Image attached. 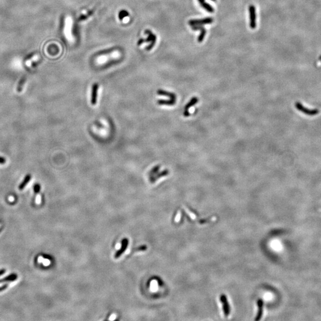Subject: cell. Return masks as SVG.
<instances>
[{"label": "cell", "instance_id": "6da1fadb", "mask_svg": "<svg viewBox=\"0 0 321 321\" xmlns=\"http://www.w3.org/2000/svg\"><path fill=\"white\" fill-rule=\"evenodd\" d=\"M295 107L299 111L301 112L302 113H303V114H306L307 115H309V116L316 115L319 112V111L318 109H310L304 107L301 103H300L299 102H297L295 104Z\"/></svg>", "mask_w": 321, "mask_h": 321}, {"label": "cell", "instance_id": "7a4b0ae2", "mask_svg": "<svg viewBox=\"0 0 321 321\" xmlns=\"http://www.w3.org/2000/svg\"><path fill=\"white\" fill-rule=\"evenodd\" d=\"M214 22V19L212 17H206L205 19H193L190 20L188 22V25L191 26H202L204 25H208V24H211Z\"/></svg>", "mask_w": 321, "mask_h": 321}, {"label": "cell", "instance_id": "3957f363", "mask_svg": "<svg viewBox=\"0 0 321 321\" xmlns=\"http://www.w3.org/2000/svg\"><path fill=\"white\" fill-rule=\"evenodd\" d=\"M145 34L147 35L148 36V38L146 39H144V43L145 42H148V43L151 42L150 45L148 47L146 48L147 50H150L151 49H152L154 46V45H155V43L157 42V36L155 34H154L150 30H146L145 32Z\"/></svg>", "mask_w": 321, "mask_h": 321}, {"label": "cell", "instance_id": "277c9868", "mask_svg": "<svg viewBox=\"0 0 321 321\" xmlns=\"http://www.w3.org/2000/svg\"><path fill=\"white\" fill-rule=\"evenodd\" d=\"M249 17H250V27L251 29H254L256 27V9L253 5H250L249 8Z\"/></svg>", "mask_w": 321, "mask_h": 321}, {"label": "cell", "instance_id": "5b68a950", "mask_svg": "<svg viewBox=\"0 0 321 321\" xmlns=\"http://www.w3.org/2000/svg\"><path fill=\"white\" fill-rule=\"evenodd\" d=\"M192 30H200L201 31V33L198 36V42L201 43L202 42L205 37V35H206V33H207V30L205 28H204L202 26H199V25H198V26H191Z\"/></svg>", "mask_w": 321, "mask_h": 321}, {"label": "cell", "instance_id": "8992f818", "mask_svg": "<svg viewBox=\"0 0 321 321\" xmlns=\"http://www.w3.org/2000/svg\"><path fill=\"white\" fill-rule=\"evenodd\" d=\"M221 301H222V303L223 304V308H224L225 315L227 316V315L229 314L230 310L229 304H228V303L227 301L226 297L224 295L222 296V297H221Z\"/></svg>", "mask_w": 321, "mask_h": 321}, {"label": "cell", "instance_id": "52a82bcc", "mask_svg": "<svg viewBox=\"0 0 321 321\" xmlns=\"http://www.w3.org/2000/svg\"><path fill=\"white\" fill-rule=\"evenodd\" d=\"M31 180V175L30 174H28L26 175V177H25L24 180H23V181L21 183V184L19 185V189L20 190H23L25 187L27 185V184L29 183V182Z\"/></svg>", "mask_w": 321, "mask_h": 321}, {"label": "cell", "instance_id": "ba28073f", "mask_svg": "<svg viewBox=\"0 0 321 321\" xmlns=\"http://www.w3.org/2000/svg\"><path fill=\"white\" fill-rule=\"evenodd\" d=\"M17 275L16 274H12L4 278H2L0 280V283H4V282H9V281H14L17 278Z\"/></svg>", "mask_w": 321, "mask_h": 321}, {"label": "cell", "instance_id": "9c48e42d", "mask_svg": "<svg viewBox=\"0 0 321 321\" xmlns=\"http://www.w3.org/2000/svg\"><path fill=\"white\" fill-rule=\"evenodd\" d=\"M98 88V85L97 83H95L93 86L92 89V104L93 105H95L96 104V96H97V91Z\"/></svg>", "mask_w": 321, "mask_h": 321}, {"label": "cell", "instance_id": "30bf717a", "mask_svg": "<svg viewBox=\"0 0 321 321\" xmlns=\"http://www.w3.org/2000/svg\"><path fill=\"white\" fill-rule=\"evenodd\" d=\"M200 4L202 6V7L203 9H204L205 10H207L208 12H209L210 13H212L214 12V9L212 7V6L211 5H210L209 4L206 3L205 1L201 3Z\"/></svg>", "mask_w": 321, "mask_h": 321}, {"label": "cell", "instance_id": "8fae6325", "mask_svg": "<svg viewBox=\"0 0 321 321\" xmlns=\"http://www.w3.org/2000/svg\"><path fill=\"white\" fill-rule=\"evenodd\" d=\"M258 306H259V312H258V314H257L256 318L255 319L256 320H260L261 319V316L262 315V312H263V303H262V301L259 300L258 301Z\"/></svg>", "mask_w": 321, "mask_h": 321}, {"label": "cell", "instance_id": "7c38bea8", "mask_svg": "<svg viewBox=\"0 0 321 321\" xmlns=\"http://www.w3.org/2000/svg\"><path fill=\"white\" fill-rule=\"evenodd\" d=\"M158 288V283L157 280H153L150 283V290L152 292H156Z\"/></svg>", "mask_w": 321, "mask_h": 321}, {"label": "cell", "instance_id": "4fadbf2b", "mask_svg": "<svg viewBox=\"0 0 321 321\" xmlns=\"http://www.w3.org/2000/svg\"><path fill=\"white\" fill-rule=\"evenodd\" d=\"M26 81V77H23L22 78V79L19 81V84H18V86H17V91L18 92H21L23 90V86L25 83Z\"/></svg>", "mask_w": 321, "mask_h": 321}, {"label": "cell", "instance_id": "5bb4252c", "mask_svg": "<svg viewBox=\"0 0 321 321\" xmlns=\"http://www.w3.org/2000/svg\"><path fill=\"white\" fill-rule=\"evenodd\" d=\"M128 16H129V13H128V12L125 10H121L118 13V19L120 20H122L125 17H127Z\"/></svg>", "mask_w": 321, "mask_h": 321}, {"label": "cell", "instance_id": "9a60e30c", "mask_svg": "<svg viewBox=\"0 0 321 321\" xmlns=\"http://www.w3.org/2000/svg\"><path fill=\"white\" fill-rule=\"evenodd\" d=\"M33 190H34V192L35 194L39 193V192L40 191V190H41V185L38 183L35 184L33 187Z\"/></svg>", "mask_w": 321, "mask_h": 321}, {"label": "cell", "instance_id": "2e32d148", "mask_svg": "<svg viewBox=\"0 0 321 321\" xmlns=\"http://www.w3.org/2000/svg\"><path fill=\"white\" fill-rule=\"evenodd\" d=\"M116 318H117V314H116V313H112V314H111V315L110 317H109V320H115Z\"/></svg>", "mask_w": 321, "mask_h": 321}, {"label": "cell", "instance_id": "e0dca14e", "mask_svg": "<svg viewBox=\"0 0 321 321\" xmlns=\"http://www.w3.org/2000/svg\"><path fill=\"white\" fill-rule=\"evenodd\" d=\"M6 162V158L2 157H0V164H4Z\"/></svg>", "mask_w": 321, "mask_h": 321}, {"label": "cell", "instance_id": "ac0fdd59", "mask_svg": "<svg viewBox=\"0 0 321 321\" xmlns=\"http://www.w3.org/2000/svg\"><path fill=\"white\" fill-rule=\"evenodd\" d=\"M8 287V284H6L2 287H0V291H4Z\"/></svg>", "mask_w": 321, "mask_h": 321}, {"label": "cell", "instance_id": "d6986e66", "mask_svg": "<svg viewBox=\"0 0 321 321\" xmlns=\"http://www.w3.org/2000/svg\"><path fill=\"white\" fill-rule=\"evenodd\" d=\"M121 246H122V244L120 243H118L116 244V246H115V249L117 250H120L121 248Z\"/></svg>", "mask_w": 321, "mask_h": 321}, {"label": "cell", "instance_id": "ffe728a7", "mask_svg": "<svg viewBox=\"0 0 321 321\" xmlns=\"http://www.w3.org/2000/svg\"><path fill=\"white\" fill-rule=\"evenodd\" d=\"M6 270L5 269H2V270H0V276H1L3 274H4L6 273Z\"/></svg>", "mask_w": 321, "mask_h": 321}, {"label": "cell", "instance_id": "44dd1931", "mask_svg": "<svg viewBox=\"0 0 321 321\" xmlns=\"http://www.w3.org/2000/svg\"><path fill=\"white\" fill-rule=\"evenodd\" d=\"M198 1H199V4H201V3H203V2H205V0H198Z\"/></svg>", "mask_w": 321, "mask_h": 321}, {"label": "cell", "instance_id": "7402d4cb", "mask_svg": "<svg viewBox=\"0 0 321 321\" xmlns=\"http://www.w3.org/2000/svg\"><path fill=\"white\" fill-rule=\"evenodd\" d=\"M211 1H214V2H215V1H217V0H211Z\"/></svg>", "mask_w": 321, "mask_h": 321}, {"label": "cell", "instance_id": "603a6c76", "mask_svg": "<svg viewBox=\"0 0 321 321\" xmlns=\"http://www.w3.org/2000/svg\"><path fill=\"white\" fill-rule=\"evenodd\" d=\"M1 230H2V228H0V232L1 231Z\"/></svg>", "mask_w": 321, "mask_h": 321}]
</instances>
